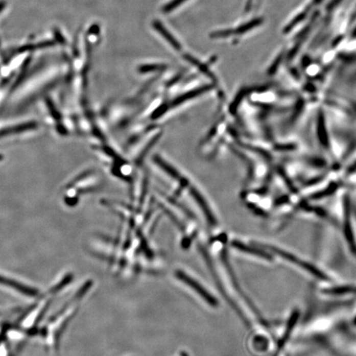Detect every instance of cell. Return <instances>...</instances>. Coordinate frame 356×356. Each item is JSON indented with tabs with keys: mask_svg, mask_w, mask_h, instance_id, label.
<instances>
[{
	"mask_svg": "<svg viewBox=\"0 0 356 356\" xmlns=\"http://www.w3.org/2000/svg\"><path fill=\"white\" fill-rule=\"evenodd\" d=\"M342 2V0H331L328 5H326V10L327 11H333V9H335L336 7L338 6V5Z\"/></svg>",
	"mask_w": 356,
	"mask_h": 356,
	"instance_id": "7",
	"label": "cell"
},
{
	"mask_svg": "<svg viewBox=\"0 0 356 356\" xmlns=\"http://www.w3.org/2000/svg\"><path fill=\"white\" fill-rule=\"evenodd\" d=\"M356 19V7H355V10L354 11V13H353V14H352V17H351V20H350V22H353V21H354V20Z\"/></svg>",
	"mask_w": 356,
	"mask_h": 356,
	"instance_id": "8",
	"label": "cell"
},
{
	"mask_svg": "<svg viewBox=\"0 0 356 356\" xmlns=\"http://www.w3.org/2000/svg\"><path fill=\"white\" fill-rule=\"evenodd\" d=\"M179 275L180 278H181L183 281H186V283H187V284H189V286H192V288L196 290V291L199 292V294H201L203 298H205V299H206L209 303H211V304H213V303H215V300L212 299L211 297L209 296V294H208V293L205 292V290H203L201 286H199L197 283L193 281L192 279H191L190 278H188V276L183 275V274L179 273Z\"/></svg>",
	"mask_w": 356,
	"mask_h": 356,
	"instance_id": "5",
	"label": "cell"
},
{
	"mask_svg": "<svg viewBox=\"0 0 356 356\" xmlns=\"http://www.w3.org/2000/svg\"><path fill=\"white\" fill-rule=\"evenodd\" d=\"M153 27L170 45H172L173 48H175L176 50L181 49V45H180L179 42H177L175 37L171 34L170 32L168 31L166 28H164V26L161 23L160 21H153Z\"/></svg>",
	"mask_w": 356,
	"mask_h": 356,
	"instance_id": "2",
	"label": "cell"
},
{
	"mask_svg": "<svg viewBox=\"0 0 356 356\" xmlns=\"http://www.w3.org/2000/svg\"><path fill=\"white\" fill-rule=\"evenodd\" d=\"M312 9L313 8L310 5H308L303 12H301L299 13V15H297L296 17H294V19L290 21V23L287 24L286 28H284V30H283L284 34H288L289 32H291L297 25H299L301 21H303L307 17V16L308 15V13H310V10Z\"/></svg>",
	"mask_w": 356,
	"mask_h": 356,
	"instance_id": "4",
	"label": "cell"
},
{
	"mask_svg": "<svg viewBox=\"0 0 356 356\" xmlns=\"http://www.w3.org/2000/svg\"><path fill=\"white\" fill-rule=\"evenodd\" d=\"M263 18H260V17L255 18V19L252 20V21H248L247 23L243 24V25H241V26L239 27L238 28L230 29L231 36H233V35L244 34L246 32L252 30V29L256 28V27L260 26V25L263 24Z\"/></svg>",
	"mask_w": 356,
	"mask_h": 356,
	"instance_id": "3",
	"label": "cell"
},
{
	"mask_svg": "<svg viewBox=\"0 0 356 356\" xmlns=\"http://www.w3.org/2000/svg\"><path fill=\"white\" fill-rule=\"evenodd\" d=\"M186 1H187V0H173V1L168 3L166 5L162 7V12L164 13H170V12L178 8L180 5H182Z\"/></svg>",
	"mask_w": 356,
	"mask_h": 356,
	"instance_id": "6",
	"label": "cell"
},
{
	"mask_svg": "<svg viewBox=\"0 0 356 356\" xmlns=\"http://www.w3.org/2000/svg\"><path fill=\"white\" fill-rule=\"evenodd\" d=\"M253 1L254 0H248V5H247V11L249 10L250 6H252Z\"/></svg>",
	"mask_w": 356,
	"mask_h": 356,
	"instance_id": "9",
	"label": "cell"
},
{
	"mask_svg": "<svg viewBox=\"0 0 356 356\" xmlns=\"http://www.w3.org/2000/svg\"><path fill=\"white\" fill-rule=\"evenodd\" d=\"M0 284L8 288L15 290L17 293L22 294L24 296H29L33 298L38 295V291L36 289L32 288L31 286L23 284V283L17 281L15 279H10L4 275H0Z\"/></svg>",
	"mask_w": 356,
	"mask_h": 356,
	"instance_id": "1",
	"label": "cell"
}]
</instances>
